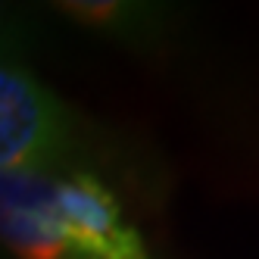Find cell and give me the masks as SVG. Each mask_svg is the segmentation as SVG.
Instances as JSON below:
<instances>
[{
	"label": "cell",
	"instance_id": "1",
	"mask_svg": "<svg viewBox=\"0 0 259 259\" xmlns=\"http://www.w3.org/2000/svg\"><path fill=\"white\" fill-rule=\"evenodd\" d=\"M0 244L16 259H153L119 197L84 169L0 172Z\"/></svg>",
	"mask_w": 259,
	"mask_h": 259
},
{
	"label": "cell",
	"instance_id": "2",
	"mask_svg": "<svg viewBox=\"0 0 259 259\" xmlns=\"http://www.w3.org/2000/svg\"><path fill=\"white\" fill-rule=\"evenodd\" d=\"M78 150L75 113L28 69L0 63V172H66Z\"/></svg>",
	"mask_w": 259,
	"mask_h": 259
},
{
	"label": "cell",
	"instance_id": "3",
	"mask_svg": "<svg viewBox=\"0 0 259 259\" xmlns=\"http://www.w3.org/2000/svg\"><path fill=\"white\" fill-rule=\"evenodd\" d=\"M53 10L88 31L122 44L159 41L165 31V19H169L165 7L138 4V0H60L53 4Z\"/></svg>",
	"mask_w": 259,
	"mask_h": 259
},
{
	"label": "cell",
	"instance_id": "4",
	"mask_svg": "<svg viewBox=\"0 0 259 259\" xmlns=\"http://www.w3.org/2000/svg\"><path fill=\"white\" fill-rule=\"evenodd\" d=\"M34 41V25L25 13H16L13 7L0 4V63H10V57L28 50Z\"/></svg>",
	"mask_w": 259,
	"mask_h": 259
}]
</instances>
